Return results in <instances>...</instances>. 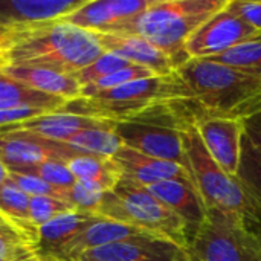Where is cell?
I'll return each mask as SVG.
<instances>
[{
	"mask_svg": "<svg viewBox=\"0 0 261 261\" xmlns=\"http://www.w3.org/2000/svg\"><path fill=\"white\" fill-rule=\"evenodd\" d=\"M102 54L96 32L63 20L8 29L0 41V58L5 66L44 67L70 75Z\"/></svg>",
	"mask_w": 261,
	"mask_h": 261,
	"instance_id": "obj_1",
	"label": "cell"
},
{
	"mask_svg": "<svg viewBox=\"0 0 261 261\" xmlns=\"http://www.w3.org/2000/svg\"><path fill=\"white\" fill-rule=\"evenodd\" d=\"M226 3L228 0H153L147 9L107 34L142 37L161 49L177 69L190 60L185 52L187 40Z\"/></svg>",
	"mask_w": 261,
	"mask_h": 261,
	"instance_id": "obj_2",
	"label": "cell"
},
{
	"mask_svg": "<svg viewBox=\"0 0 261 261\" xmlns=\"http://www.w3.org/2000/svg\"><path fill=\"white\" fill-rule=\"evenodd\" d=\"M191 90L202 115L243 119L261 109V80L202 58H190L176 69Z\"/></svg>",
	"mask_w": 261,
	"mask_h": 261,
	"instance_id": "obj_3",
	"label": "cell"
},
{
	"mask_svg": "<svg viewBox=\"0 0 261 261\" xmlns=\"http://www.w3.org/2000/svg\"><path fill=\"white\" fill-rule=\"evenodd\" d=\"M173 101H194L191 90L176 70L170 75H156L98 92L89 98L70 99L58 112L119 122L153 106Z\"/></svg>",
	"mask_w": 261,
	"mask_h": 261,
	"instance_id": "obj_4",
	"label": "cell"
},
{
	"mask_svg": "<svg viewBox=\"0 0 261 261\" xmlns=\"http://www.w3.org/2000/svg\"><path fill=\"white\" fill-rule=\"evenodd\" d=\"M188 171L206 210L220 211L242 220L249 229L261 223V210L237 177L228 176L210 156L194 121L182 127Z\"/></svg>",
	"mask_w": 261,
	"mask_h": 261,
	"instance_id": "obj_5",
	"label": "cell"
},
{
	"mask_svg": "<svg viewBox=\"0 0 261 261\" xmlns=\"http://www.w3.org/2000/svg\"><path fill=\"white\" fill-rule=\"evenodd\" d=\"M98 216L139 228L185 249L190 248L187 225L145 187L132 180L121 177L112 191L104 193Z\"/></svg>",
	"mask_w": 261,
	"mask_h": 261,
	"instance_id": "obj_6",
	"label": "cell"
},
{
	"mask_svg": "<svg viewBox=\"0 0 261 261\" xmlns=\"http://www.w3.org/2000/svg\"><path fill=\"white\" fill-rule=\"evenodd\" d=\"M188 252L197 261H261V239L237 217L208 210Z\"/></svg>",
	"mask_w": 261,
	"mask_h": 261,
	"instance_id": "obj_7",
	"label": "cell"
},
{
	"mask_svg": "<svg viewBox=\"0 0 261 261\" xmlns=\"http://www.w3.org/2000/svg\"><path fill=\"white\" fill-rule=\"evenodd\" d=\"M260 37V31L245 23L225 6L191 34L185 43V52L188 58L208 60Z\"/></svg>",
	"mask_w": 261,
	"mask_h": 261,
	"instance_id": "obj_8",
	"label": "cell"
},
{
	"mask_svg": "<svg viewBox=\"0 0 261 261\" xmlns=\"http://www.w3.org/2000/svg\"><path fill=\"white\" fill-rule=\"evenodd\" d=\"M115 132L122 141V145L145 156L173 162L188 170L182 130L162 124L119 121L115 122Z\"/></svg>",
	"mask_w": 261,
	"mask_h": 261,
	"instance_id": "obj_9",
	"label": "cell"
},
{
	"mask_svg": "<svg viewBox=\"0 0 261 261\" xmlns=\"http://www.w3.org/2000/svg\"><path fill=\"white\" fill-rule=\"evenodd\" d=\"M76 154L81 153L67 144L28 132H0V159L8 171H24L49 161L67 162Z\"/></svg>",
	"mask_w": 261,
	"mask_h": 261,
	"instance_id": "obj_10",
	"label": "cell"
},
{
	"mask_svg": "<svg viewBox=\"0 0 261 261\" xmlns=\"http://www.w3.org/2000/svg\"><path fill=\"white\" fill-rule=\"evenodd\" d=\"M73 261H191V255L167 239L144 236L87 251Z\"/></svg>",
	"mask_w": 261,
	"mask_h": 261,
	"instance_id": "obj_11",
	"label": "cell"
},
{
	"mask_svg": "<svg viewBox=\"0 0 261 261\" xmlns=\"http://www.w3.org/2000/svg\"><path fill=\"white\" fill-rule=\"evenodd\" d=\"M194 125L214 162L231 177H237L242 156L243 127L239 119L197 116Z\"/></svg>",
	"mask_w": 261,
	"mask_h": 261,
	"instance_id": "obj_12",
	"label": "cell"
},
{
	"mask_svg": "<svg viewBox=\"0 0 261 261\" xmlns=\"http://www.w3.org/2000/svg\"><path fill=\"white\" fill-rule=\"evenodd\" d=\"M112 161L116 164L122 179L132 180L145 188L168 180H179L196 188L191 174L187 168L173 162L145 156L125 145L118 150Z\"/></svg>",
	"mask_w": 261,
	"mask_h": 261,
	"instance_id": "obj_13",
	"label": "cell"
},
{
	"mask_svg": "<svg viewBox=\"0 0 261 261\" xmlns=\"http://www.w3.org/2000/svg\"><path fill=\"white\" fill-rule=\"evenodd\" d=\"M151 2L153 0H87L81 8L61 20L90 32L107 34L147 9Z\"/></svg>",
	"mask_w": 261,
	"mask_h": 261,
	"instance_id": "obj_14",
	"label": "cell"
},
{
	"mask_svg": "<svg viewBox=\"0 0 261 261\" xmlns=\"http://www.w3.org/2000/svg\"><path fill=\"white\" fill-rule=\"evenodd\" d=\"M87 0H0V28L12 29L61 20Z\"/></svg>",
	"mask_w": 261,
	"mask_h": 261,
	"instance_id": "obj_15",
	"label": "cell"
},
{
	"mask_svg": "<svg viewBox=\"0 0 261 261\" xmlns=\"http://www.w3.org/2000/svg\"><path fill=\"white\" fill-rule=\"evenodd\" d=\"M113 125H115V121L87 118V116H80V115L64 113V112L57 110V112L35 116L20 124L8 125L5 128H0V132H28L44 139L66 144L70 138H73L76 133L83 130L107 128Z\"/></svg>",
	"mask_w": 261,
	"mask_h": 261,
	"instance_id": "obj_16",
	"label": "cell"
},
{
	"mask_svg": "<svg viewBox=\"0 0 261 261\" xmlns=\"http://www.w3.org/2000/svg\"><path fill=\"white\" fill-rule=\"evenodd\" d=\"M98 40L104 52L116 54L156 75H170L176 70L170 58L142 37L132 34H98Z\"/></svg>",
	"mask_w": 261,
	"mask_h": 261,
	"instance_id": "obj_17",
	"label": "cell"
},
{
	"mask_svg": "<svg viewBox=\"0 0 261 261\" xmlns=\"http://www.w3.org/2000/svg\"><path fill=\"white\" fill-rule=\"evenodd\" d=\"M156 199L165 203L185 225L190 234V245L206 219V206L199 191L179 180H168L147 188Z\"/></svg>",
	"mask_w": 261,
	"mask_h": 261,
	"instance_id": "obj_18",
	"label": "cell"
},
{
	"mask_svg": "<svg viewBox=\"0 0 261 261\" xmlns=\"http://www.w3.org/2000/svg\"><path fill=\"white\" fill-rule=\"evenodd\" d=\"M99 219L101 216L96 214L69 211L44 223L38 228L35 242L40 258H55L67 243L76 239L83 231H86Z\"/></svg>",
	"mask_w": 261,
	"mask_h": 261,
	"instance_id": "obj_19",
	"label": "cell"
},
{
	"mask_svg": "<svg viewBox=\"0 0 261 261\" xmlns=\"http://www.w3.org/2000/svg\"><path fill=\"white\" fill-rule=\"evenodd\" d=\"M144 236H153L150 232H145L139 228L125 225V223H119L115 220H109L106 217H101L98 222H95L93 225H90L86 231H83L76 239H73L70 243H67L55 258L64 261H73L76 257H80L81 254L106 246V245H112L116 242H122V240H128V239H135V237H144Z\"/></svg>",
	"mask_w": 261,
	"mask_h": 261,
	"instance_id": "obj_20",
	"label": "cell"
},
{
	"mask_svg": "<svg viewBox=\"0 0 261 261\" xmlns=\"http://www.w3.org/2000/svg\"><path fill=\"white\" fill-rule=\"evenodd\" d=\"M3 75L24 84L26 87L63 98L66 101L81 96V86L70 73H61L44 67L31 66H5Z\"/></svg>",
	"mask_w": 261,
	"mask_h": 261,
	"instance_id": "obj_21",
	"label": "cell"
},
{
	"mask_svg": "<svg viewBox=\"0 0 261 261\" xmlns=\"http://www.w3.org/2000/svg\"><path fill=\"white\" fill-rule=\"evenodd\" d=\"M66 164L76 182L86 184L102 193L112 191L121 180L116 164L107 158L81 153L70 158Z\"/></svg>",
	"mask_w": 261,
	"mask_h": 261,
	"instance_id": "obj_22",
	"label": "cell"
},
{
	"mask_svg": "<svg viewBox=\"0 0 261 261\" xmlns=\"http://www.w3.org/2000/svg\"><path fill=\"white\" fill-rule=\"evenodd\" d=\"M66 102L67 101L63 98L32 90L3 73L0 75V110L32 107L47 112H57Z\"/></svg>",
	"mask_w": 261,
	"mask_h": 261,
	"instance_id": "obj_23",
	"label": "cell"
},
{
	"mask_svg": "<svg viewBox=\"0 0 261 261\" xmlns=\"http://www.w3.org/2000/svg\"><path fill=\"white\" fill-rule=\"evenodd\" d=\"M29 199L9 177L0 185V216L35 245L38 229L29 222Z\"/></svg>",
	"mask_w": 261,
	"mask_h": 261,
	"instance_id": "obj_24",
	"label": "cell"
},
{
	"mask_svg": "<svg viewBox=\"0 0 261 261\" xmlns=\"http://www.w3.org/2000/svg\"><path fill=\"white\" fill-rule=\"evenodd\" d=\"M66 144L80 153L101 156L107 159H112L122 147V141L115 132V125L107 128L83 130L70 138Z\"/></svg>",
	"mask_w": 261,
	"mask_h": 261,
	"instance_id": "obj_25",
	"label": "cell"
},
{
	"mask_svg": "<svg viewBox=\"0 0 261 261\" xmlns=\"http://www.w3.org/2000/svg\"><path fill=\"white\" fill-rule=\"evenodd\" d=\"M208 60L261 80V37L239 44L226 50L225 54H220Z\"/></svg>",
	"mask_w": 261,
	"mask_h": 261,
	"instance_id": "obj_26",
	"label": "cell"
},
{
	"mask_svg": "<svg viewBox=\"0 0 261 261\" xmlns=\"http://www.w3.org/2000/svg\"><path fill=\"white\" fill-rule=\"evenodd\" d=\"M237 179L261 210V153L249 144L245 135L242 138V156Z\"/></svg>",
	"mask_w": 261,
	"mask_h": 261,
	"instance_id": "obj_27",
	"label": "cell"
},
{
	"mask_svg": "<svg viewBox=\"0 0 261 261\" xmlns=\"http://www.w3.org/2000/svg\"><path fill=\"white\" fill-rule=\"evenodd\" d=\"M150 76H156V73H153L151 70H148L142 66L132 64V66L121 69L112 75H107L89 86L81 87V98H89L98 92L110 90V89H115V87H119V86H124V84H128V83H133L138 80L150 78Z\"/></svg>",
	"mask_w": 261,
	"mask_h": 261,
	"instance_id": "obj_28",
	"label": "cell"
},
{
	"mask_svg": "<svg viewBox=\"0 0 261 261\" xmlns=\"http://www.w3.org/2000/svg\"><path fill=\"white\" fill-rule=\"evenodd\" d=\"M133 63L127 61L125 58L112 54V52H104L101 57H98L92 64H89L87 67L81 69L80 72L73 73V76L76 78V81L80 83L81 87L89 86L107 75H112L121 69H125L128 66H132Z\"/></svg>",
	"mask_w": 261,
	"mask_h": 261,
	"instance_id": "obj_29",
	"label": "cell"
},
{
	"mask_svg": "<svg viewBox=\"0 0 261 261\" xmlns=\"http://www.w3.org/2000/svg\"><path fill=\"white\" fill-rule=\"evenodd\" d=\"M69 211H73V208L57 197L35 196L29 199V222L37 229L49 220Z\"/></svg>",
	"mask_w": 261,
	"mask_h": 261,
	"instance_id": "obj_30",
	"label": "cell"
},
{
	"mask_svg": "<svg viewBox=\"0 0 261 261\" xmlns=\"http://www.w3.org/2000/svg\"><path fill=\"white\" fill-rule=\"evenodd\" d=\"M102 196H104L102 191L92 188L86 184L75 182L70 188L64 190L63 200L66 203H69L73 208V211L98 216V210H99Z\"/></svg>",
	"mask_w": 261,
	"mask_h": 261,
	"instance_id": "obj_31",
	"label": "cell"
},
{
	"mask_svg": "<svg viewBox=\"0 0 261 261\" xmlns=\"http://www.w3.org/2000/svg\"><path fill=\"white\" fill-rule=\"evenodd\" d=\"M20 173L34 174V176L40 177L41 180H44L46 184H49L58 190H67L76 182L73 174L70 173L67 164L61 162V161H49V162L40 164L34 168L24 170Z\"/></svg>",
	"mask_w": 261,
	"mask_h": 261,
	"instance_id": "obj_32",
	"label": "cell"
},
{
	"mask_svg": "<svg viewBox=\"0 0 261 261\" xmlns=\"http://www.w3.org/2000/svg\"><path fill=\"white\" fill-rule=\"evenodd\" d=\"M8 177L29 197H35V196H49V197H57L63 200V194L64 190H58L49 184H46L44 180H41L40 177L29 174V173H20V171H9Z\"/></svg>",
	"mask_w": 261,
	"mask_h": 261,
	"instance_id": "obj_33",
	"label": "cell"
},
{
	"mask_svg": "<svg viewBox=\"0 0 261 261\" xmlns=\"http://www.w3.org/2000/svg\"><path fill=\"white\" fill-rule=\"evenodd\" d=\"M226 8L245 23L261 32V2L257 0H228Z\"/></svg>",
	"mask_w": 261,
	"mask_h": 261,
	"instance_id": "obj_34",
	"label": "cell"
},
{
	"mask_svg": "<svg viewBox=\"0 0 261 261\" xmlns=\"http://www.w3.org/2000/svg\"><path fill=\"white\" fill-rule=\"evenodd\" d=\"M50 113L43 109H32V107H20V109H8V110H0V128H5L8 125L20 124L24 121H29L35 116Z\"/></svg>",
	"mask_w": 261,
	"mask_h": 261,
	"instance_id": "obj_35",
	"label": "cell"
},
{
	"mask_svg": "<svg viewBox=\"0 0 261 261\" xmlns=\"http://www.w3.org/2000/svg\"><path fill=\"white\" fill-rule=\"evenodd\" d=\"M243 127V135L249 144L261 153V109L240 119Z\"/></svg>",
	"mask_w": 261,
	"mask_h": 261,
	"instance_id": "obj_36",
	"label": "cell"
},
{
	"mask_svg": "<svg viewBox=\"0 0 261 261\" xmlns=\"http://www.w3.org/2000/svg\"><path fill=\"white\" fill-rule=\"evenodd\" d=\"M0 234L2 236H11V237H24V239H28L20 229H17L14 225H11L8 220H5L2 216H0ZM29 240V239H28ZM31 242V240H29Z\"/></svg>",
	"mask_w": 261,
	"mask_h": 261,
	"instance_id": "obj_37",
	"label": "cell"
},
{
	"mask_svg": "<svg viewBox=\"0 0 261 261\" xmlns=\"http://www.w3.org/2000/svg\"><path fill=\"white\" fill-rule=\"evenodd\" d=\"M8 173H9V171H8V168H6V165H5L3 161L0 159V185L8 179Z\"/></svg>",
	"mask_w": 261,
	"mask_h": 261,
	"instance_id": "obj_38",
	"label": "cell"
},
{
	"mask_svg": "<svg viewBox=\"0 0 261 261\" xmlns=\"http://www.w3.org/2000/svg\"><path fill=\"white\" fill-rule=\"evenodd\" d=\"M249 231L255 232V234H257V236H258V237H260V239H261V223H260V225H258V226H255L254 229H249Z\"/></svg>",
	"mask_w": 261,
	"mask_h": 261,
	"instance_id": "obj_39",
	"label": "cell"
},
{
	"mask_svg": "<svg viewBox=\"0 0 261 261\" xmlns=\"http://www.w3.org/2000/svg\"><path fill=\"white\" fill-rule=\"evenodd\" d=\"M6 31H8V29H3V28H0V41H2V38H3V35L6 34Z\"/></svg>",
	"mask_w": 261,
	"mask_h": 261,
	"instance_id": "obj_40",
	"label": "cell"
},
{
	"mask_svg": "<svg viewBox=\"0 0 261 261\" xmlns=\"http://www.w3.org/2000/svg\"><path fill=\"white\" fill-rule=\"evenodd\" d=\"M3 67H5V64H3V61H2V58H0V75L3 73Z\"/></svg>",
	"mask_w": 261,
	"mask_h": 261,
	"instance_id": "obj_41",
	"label": "cell"
},
{
	"mask_svg": "<svg viewBox=\"0 0 261 261\" xmlns=\"http://www.w3.org/2000/svg\"><path fill=\"white\" fill-rule=\"evenodd\" d=\"M41 261H64V260H60V258H43Z\"/></svg>",
	"mask_w": 261,
	"mask_h": 261,
	"instance_id": "obj_42",
	"label": "cell"
},
{
	"mask_svg": "<svg viewBox=\"0 0 261 261\" xmlns=\"http://www.w3.org/2000/svg\"><path fill=\"white\" fill-rule=\"evenodd\" d=\"M24 261H41L40 257H35V258H31V260H24Z\"/></svg>",
	"mask_w": 261,
	"mask_h": 261,
	"instance_id": "obj_43",
	"label": "cell"
},
{
	"mask_svg": "<svg viewBox=\"0 0 261 261\" xmlns=\"http://www.w3.org/2000/svg\"><path fill=\"white\" fill-rule=\"evenodd\" d=\"M191 261H197V260H194V258H193V257H191Z\"/></svg>",
	"mask_w": 261,
	"mask_h": 261,
	"instance_id": "obj_44",
	"label": "cell"
}]
</instances>
